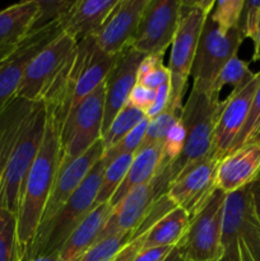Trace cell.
<instances>
[{"label": "cell", "mask_w": 260, "mask_h": 261, "mask_svg": "<svg viewBox=\"0 0 260 261\" xmlns=\"http://www.w3.org/2000/svg\"><path fill=\"white\" fill-rule=\"evenodd\" d=\"M47 111L45 135L40 150L23 184L17 214L18 241L23 251H28L42 219L61 158V122Z\"/></svg>", "instance_id": "6da1fadb"}, {"label": "cell", "mask_w": 260, "mask_h": 261, "mask_svg": "<svg viewBox=\"0 0 260 261\" xmlns=\"http://www.w3.org/2000/svg\"><path fill=\"white\" fill-rule=\"evenodd\" d=\"M219 107L218 93L193 86L180 112V120L185 129V144L180 157L170 167L171 182L191 166L212 157Z\"/></svg>", "instance_id": "7a4b0ae2"}, {"label": "cell", "mask_w": 260, "mask_h": 261, "mask_svg": "<svg viewBox=\"0 0 260 261\" xmlns=\"http://www.w3.org/2000/svg\"><path fill=\"white\" fill-rule=\"evenodd\" d=\"M214 4L216 2L213 0L181 3L177 30L171 43V55L167 65L170 71L168 107L177 114H180L184 106L183 99L204 23L213 10Z\"/></svg>", "instance_id": "3957f363"}, {"label": "cell", "mask_w": 260, "mask_h": 261, "mask_svg": "<svg viewBox=\"0 0 260 261\" xmlns=\"http://www.w3.org/2000/svg\"><path fill=\"white\" fill-rule=\"evenodd\" d=\"M105 167V161H98L58 213L47 223L38 227L35 240L27 251L28 254H53L61 249L74 229L97 206L96 199Z\"/></svg>", "instance_id": "277c9868"}, {"label": "cell", "mask_w": 260, "mask_h": 261, "mask_svg": "<svg viewBox=\"0 0 260 261\" xmlns=\"http://www.w3.org/2000/svg\"><path fill=\"white\" fill-rule=\"evenodd\" d=\"M46 120L47 111L45 103L42 101L36 102L3 173L0 186V208L15 216L19 209L23 184L42 144Z\"/></svg>", "instance_id": "5b68a950"}, {"label": "cell", "mask_w": 260, "mask_h": 261, "mask_svg": "<svg viewBox=\"0 0 260 261\" xmlns=\"http://www.w3.org/2000/svg\"><path fill=\"white\" fill-rule=\"evenodd\" d=\"M226 195L217 189L205 205L190 218L185 234L176 246L181 261H223L222 222Z\"/></svg>", "instance_id": "8992f818"}, {"label": "cell", "mask_w": 260, "mask_h": 261, "mask_svg": "<svg viewBox=\"0 0 260 261\" xmlns=\"http://www.w3.org/2000/svg\"><path fill=\"white\" fill-rule=\"evenodd\" d=\"M105 112V82L82 99L66 116L60 133V166L76 160L102 138Z\"/></svg>", "instance_id": "52a82bcc"}, {"label": "cell", "mask_w": 260, "mask_h": 261, "mask_svg": "<svg viewBox=\"0 0 260 261\" xmlns=\"http://www.w3.org/2000/svg\"><path fill=\"white\" fill-rule=\"evenodd\" d=\"M244 40L240 27L223 30L211 17L206 18L191 66L193 86L213 91V84L219 71L233 56H237V51Z\"/></svg>", "instance_id": "ba28073f"}, {"label": "cell", "mask_w": 260, "mask_h": 261, "mask_svg": "<svg viewBox=\"0 0 260 261\" xmlns=\"http://www.w3.org/2000/svg\"><path fill=\"white\" fill-rule=\"evenodd\" d=\"M170 182V167H167L158 170L157 175L150 182L133 189L120 201L119 205L112 209L111 216L107 219L97 241L116 232L130 233L134 237L155 201L167 193Z\"/></svg>", "instance_id": "9c48e42d"}, {"label": "cell", "mask_w": 260, "mask_h": 261, "mask_svg": "<svg viewBox=\"0 0 260 261\" xmlns=\"http://www.w3.org/2000/svg\"><path fill=\"white\" fill-rule=\"evenodd\" d=\"M60 33L63 30L59 19L43 27L33 28L17 47L0 58V114L17 96L31 61Z\"/></svg>", "instance_id": "30bf717a"}, {"label": "cell", "mask_w": 260, "mask_h": 261, "mask_svg": "<svg viewBox=\"0 0 260 261\" xmlns=\"http://www.w3.org/2000/svg\"><path fill=\"white\" fill-rule=\"evenodd\" d=\"M183 0H147L130 47L143 55H161L172 43Z\"/></svg>", "instance_id": "8fae6325"}, {"label": "cell", "mask_w": 260, "mask_h": 261, "mask_svg": "<svg viewBox=\"0 0 260 261\" xmlns=\"http://www.w3.org/2000/svg\"><path fill=\"white\" fill-rule=\"evenodd\" d=\"M76 45L78 41L64 32L51 41L31 61L15 97L31 102L42 101Z\"/></svg>", "instance_id": "7c38bea8"}, {"label": "cell", "mask_w": 260, "mask_h": 261, "mask_svg": "<svg viewBox=\"0 0 260 261\" xmlns=\"http://www.w3.org/2000/svg\"><path fill=\"white\" fill-rule=\"evenodd\" d=\"M237 239L244 240L252 255L260 261V223L254 216L250 203L249 185L226 195L222 222V242L226 251L224 259L231 256V261L233 260Z\"/></svg>", "instance_id": "4fadbf2b"}, {"label": "cell", "mask_w": 260, "mask_h": 261, "mask_svg": "<svg viewBox=\"0 0 260 261\" xmlns=\"http://www.w3.org/2000/svg\"><path fill=\"white\" fill-rule=\"evenodd\" d=\"M219 160L209 157L181 173L170 184L167 196L178 208L195 216L217 190L216 176Z\"/></svg>", "instance_id": "5bb4252c"}, {"label": "cell", "mask_w": 260, "mask_h": 261, "mask_svg": "<svg viewBox=\"0 0 260 261\" xmlns=\"http://www.w3.org/2000/svg\"><path fill=\"white\" fill-rule=\"evenodd\" d=\"M259 83L260 71H257L250 83L240 89H233L224 101H221L212 147V155L217 160L221 161L228 154L232 144L241 132Z\"/></svg>", "instance_id": "9a60e30c"}, {"label": "cell", "mask_w": 260, "mask_h": 261, "mask_svg": "<svg viewBox=\"0 0 260 261\" xmlns=\"http://www.w3.org/2000/svg\"><path fill=\"white\" fill-rule=\"evenodd\" d=\"M145 4L147 0H120L93 36L97 46L109 55H119L129 47Z\"/></svg>", "instance_id": "2e32d148"}, {"label": "cell", "mask_w": 260, "mask_h": 261, "mask_svg": "<svg viewBox=\"0 0 260 261\" xmlns=\"http://www.w3.org/2000/svg\"><path fill=\"white\" fill-rule=\"evenodd\" d=\"M145 55L129 46L119 54L105 81V112L102 135L109 129L114 117L127 103L130 92L137 84L138 68Z\"/></svg>", "instance_id": "e0dca14e"}, {"label": "cell", "mask_w": 260, "mask_h": 261, "mask_svg": "<svg viewBox=\"0 0 260 261\" xmlns=\"http://www.w3.org/2000/svg\"><path fill=\"white\" fill-rule=\"evenodd\" d=\"M117 56L103 53L97 46L93 36L79 41L76 45L75 88L71 109L106 81Z\"/></svg>", "instance_id": "ac0fdd59"}, {"label": "cell", "mask_w": 260, "mask_h": 261, "mask_svg": "<svg viewBox=\"0 0 260 261\" xmlns=\"http://www.w3.org/2000/svg\"><path fill=\"white\" fill-rule=\"evenodd\" d=\"M103 153L105 147L101 140H98L93 147L89 148L81 157L71 161L68 165L59 167L58 175H56L53 190L48 196L47 203H46L40 226L47 223L58 213L59 209L69 200V198L75 193L76 189L86 180L94 165L102 160Z\"/></svg>", "instance_id": "d6986e66"}, {"label": "cell", "mask_w": 260, "mask_h": 261, "mask_svg": "<svg viewBox=\"0 0 260 261\" xmlns=\"http://www.w3.org/2000/svg\"><path fill=\"white\" fill-rule=\"evenodd\" d=\"M260 173V140L252 142L224 155L218 163L217 189L231 194L246 188Z\"/></svg>", "instance_id": "ffe728a7"}, {"label": "cell", "mask_w": 260, "mask_h": 261, "mask_svg": "<svg viewBox=\"0 0 260 261\" xmlns=\"http://www.w3.org/2000/svg\"><path fill=\"white\" fill-rule=\"evenodd\" d=\"M120 0H76L61 14L59 23L64 33L79 42L94 36Z\"/></svg>", "instance_id": "44dd1931"}, {"label": "cell", "mask_w": 260, "mask_h": 261, "mask_svg": "<svg viewBox=\"0 0 260 261\" xmlns=\"http://www.w3.org/2000/svg\"><path fill=\"white\" fill-rule=\"evenodd\" d=\"M37 0H25L0 10V58L17 47L35 27Z\"/></svg>", "instance_id": "7402d4cb"}, {"label": "cell", "mask_w": 260, "mask_h": 261, "mask_svg": "<svg viewBox=\"0 0 260 261\" xmlns=\"http://www.w3.org/2000/svg\"><path fill=\"white\" fill-rule=\"evenodd\" d=\"M112 213L110 203L97 205L82 223L70 234L65 244L59 250L60 261H79L88 251L89 247L97 241L99 233L103 229L107 219Z\"/></svg>", "instance_id": "603a6c76"}, {"label": "cell", "mask_w": 260, "mask_h": 261, "mask_svg": "<svg viewBox=\"0 0 260 261\" xmlns=\"http://www.w3.org/2000/svg\"><path fill=\"white\" fill-rule=\"evenodd\" d=\"M161 160H162V147L161 145H150V147L142 148L138 150L124 181L119 186L116 193L114 194L111 200L109 201L111 208H116L120 201L133 189L150 182L160 170Z\"/></svg>", "instance_id": "cb8c5ba5"}, {"label": "cell", "mask_w": 260, "mask_h": 261, "mask_svg": "<svg viewBox=\"0 0 260 261\" xmlns=\"http://www.w3.org/2000/svg\"><path fill=\"white\" fill-rule=\"evenodd\" d=\"M190 223V216L184 209L173 208L155 222L144 233L143 249L161 246H177Z\"/></svg>", "instance_id": "d4e9b609"}, {"label": "cell", "mask_w": 260, "mask_h": 261, "mask_svg": "<svg viewBox=\"0 0 260 261\" xmlns=\"http://www.w3.org/2000/svg\"><path fill=\"white\" fill-rule=\"evenodd\" d=\"M135 154H122L115 158L105 167L103 175H102L101 185H99L98 195L96 199V205L109 203L119 186L124 181Z\"/></svg>", "instance_id": "484cf974"}, {"label": "cell", "mask_w": 260, "mask_h": 261, "mask_svg": "<svg viewBox=\"0 0 260 261\" xmlns=\"http://www.w3.org/2000/svg\"><path fill=\"white\" fill-rule=\"evenodd\" d=\"M143 119H145V114L140 110L133 107L130 103H126L119 114L114 117L112 122L110 124L109 129L106 130L101 138L105 150L110 149L111 147L116 145L122 138L129 134Z\"/></svg>", "instance_id": "4316f807"}, {"label": "cell", "mask_w": 260, "mask_h": 261, "mask_svg": "<svg viewBox=\"0 0 260 261\" xmlns=\"http://www.w3.org/2000/svg\"><path fill=\"white\" fill-rule=\"evenodd\" d=\"M255 74L256 73H252L250 70L249 64L246 61L241 60L239 56H233L219 71L213 84V91L219 94L222 88L226 86H231L232 91L242 88L254 79Z\"/></svg>", "instance_id": "83f0119b"}, {"label": "cell", "mask_w": 260, "mask_h": 261, "mask_svg": "<svg viewBox=\"0 0 260 261\" xmlns=\"http://www.w3.org/2000/svg\"><path fill=\"white\" fill-rule=\"evenodd\" d=\"M133 240L130 233L116 232L94 242L79 261H111Z\"/></svg>", "instance_id": "f1b7e54d"}, {"label": "cell", "mask_w": 260, "mask_h": 261, "mask_svg": "<svg viewBox=\"0 0 260 261\" xmlns=\"http://www.w3.org/2000/svg\"><path fill=\"white\" fill-rule=\"evenodd\" d=\"M167 82H170V71L167 66L163 64V56H144L138 68L137 83L155 91Z\"/></svg>", "instance_id": "f546056e"}, {"label": "cell", "mask_w": 260, "mask_h": 261, "mask_svg": "<svg viewBox=\"0 0 260 261\" xmlns=\"http://www.w3.org/2000/svg\"><path fill=\"white\" fill-rule=\"evenodd\" d=\"M178 119H180V114L172 111V110L168 107L166 111H163L162 114L158 115L157 117L149 120L147 126V132H145L144 135V139H143L142 145H140L139 149L150 147V145H161V147H162L168 132H170L172 125L175 124Z\"/></svg>", "instance_id": "4dcf8cb0"}, {"label": "cell", "mask_w": 260, "mask_h": 261, "mask_svg": "<svg viewBox=\"0 0 260 261\" xmlns=\"http://www.w3.org/2000/svg\"><path fill=\"white\" fill-rule=\"evenodd\" d=\"M260 140V83L257 87L256 92H255L254 99L250 106L249 115L245 121L244 126H242L241 132L237 135L236 140L232 144L231 149L228 153L233 152V150L239 149V148L244 147V145L249 144L252 142H259Z\"/></svg>", "instance_id": "1f68e13d"}, {"label": "cell", "mask_w": 260, "mask_h": 261, "mask_svg": "<svg viewBox=\"0 0 260 261\" xmlns=\"http://www.w3.org/2000/svg\"><path fill=\"white\" fill-rule=\"evenodd\" d=\"M149 120L145 117L143 119L129 134L125 135L116 145L111 147L110 149L105 150L103 157L102 160L105 161V163H110L111 161H114L115 158L120 157L122 154H135V153L139 150L140 145H142L143 139H144L145 132H147V126Z\"/></svg>", "instance_id": "d6a6232c"}, {"label": "cell", "mask_w": 260, "mask_h": 261, "mask_svg": "<svg viewBox=\"0 0 260 261\" xmlns=\"http://www.w3.org/2000/svg\"><path fill=\"white\" fill-rule=\"evenodd\" d=\"M245 0H218L211 13V19L223 30L240 27Z\"/></svg>", "instance_id": "836d02e7"}, {"label": "cell", "mask_w": 260, "mask_h": 261, "mask_svg": "<svg viewBox=\"0 0 260 261\" xmlns=\"http://www.w3.org/2000/svg\"><path fill=\"white\" fill-rule=\"evenodd\" d=\"M184 144H185V129L181 120L178 119L172 125L162 144V160H161L160 170L172 166V163L180 157Z\"/></svg>", "instance_id": "e575fe53"}, {"label": "cell", "mask_w": 260, "mask_h": 261, "mask_svg": "<svg viewBox=\"0 0 260 261\" xmlns=\"http://www.w3.org/2000/svg\"><path fill=\"white\" fill-rule=\"evenodd\" d=\"M38 2V15L36 19L35 27L40 28L43 25H47L50 23L55 22L61 17L64 12L70 7L71 2H66V0H59V2H54V0H48V2H42V0H37Z\"/></svg>", "instance_id": "d590c367"}, {"label": "cell", "mask_w": 260, "mask_h": 261, "mask_svg": "<svg viewBox=\"0 0 260 261\" xmlns=\"http://www.w3.org/2000/svg\"><path fill=\"white\" fill-rule=\"evenodd\" d=\"M260 15V0H245L244 10H242L240 30L244 38H254L259 30Z\"/></svg>", "instance_id": "8d00e7d4"}, {"label": "cell", "mask_w": 260, "mask_h": 261, "mask_svg": "<svg viewBox=\"0 0 260 261\" xmlns=\"http://www.w3.org/2000/svg\"><path fill=\"white\" fill-rule=\"evenodd\" d=\"M155 91L137 83L134 86V88L132 89V92H130L127 103H130L133 107L140 110V111H143L145 114L153 105Z\"/></svg>", "instance_id": "74e56055"}, {"label": "cell", "mask_w": 260, "mask_h": 261, "mask_svg": "<svg viewBox=\"0 0 260 261\" xmlns=\"http://www.w3.org/2000/svg\"><path fill=\"white\" fill-rule=\"evenodd\" d=\"M170 105V82L162 84L158 89H155V98L150 109L145 112V117L148 120H152L162 114L163 111L168 109Z\"/></svg>", "instance_id": "f35d334b"}, {"label": "cell", "mask_w": 260, "mask_h": 261, "mask_svg": "<svg viewBox=\"0 0 260 261\" xmlns=\"http://www.w3.org/2000/svg\"><path fill=\"white\" fill-rule=\"evenodd\" d=\"M176 247V246H175ZM172 246H161V247H152V249L142 250L135 257L134 261H166L171 255L172 250L175 249Z\"/></svg>", "instance_id": "ab89813d"}, {"label": "cell", "mask_w": 260, "mask_h": 261, "mask_svg": "<svg viewBox=\"0 0 260 261\" xmlns=\"http://www.w3.org/2000/svg\"><path fill=\"white\" fill-rule=\"evenodd\" d=\"M143 241H144V234L132 240L111 261H134L138 254L142 251Z\"/></svg>", "instance_id": "60d3db41"}, {"label": "cell", "mask_w": 260, "mask_h": 261, "mask_svg": "<svg viewBox=\"0 0 260 261\" xmlns=\"http://www.w3.org/2000/svg\"><path fill=\"white\" fill-rule=\"evenodd\" d=\"M249 194H250V203H251L252 212L254 216L260 223V173L257 177L249 185Z\"/></svg>", "instance_id": "b9f144b4"}, {"label": "cell", "mask_w": 260, "mask_h": 261, "mask_svg": "<svg viewBox=\"0 0 260 261\" xmlns=\"http://www.w3.org/2000/svg\"><path fill=\"white\" fill-rule=\"evenodd\" d=\"M232 261H257L256 257L252 255L251 250L242 239H237L236 242V255Z\"/></svg>", "instance_id": "7bdbcfd3"}, {"label": "cell", "mask_w": 260, "mask_h": 261, "mask_svg": "<svg viewBox=\"0 0 260 261\" xmlns=\"http://www.w3.org/2000/svg\"><path fill=\"white\" fill-rule=\"evenodd\" d=\"M27 261H60L59 259V251L53 254H36L30 255L27 252Z\"/></svg>", "instance_id": "ee69618b"}, {"label": "cell", "mask_w": 260, "mask_h": 261, "mask_svg": "<svg viewBox=\"0 0 260 261\" xmlns=\"http://www.w3.org/2000/svg\"><path fill=\"white\" fill-rule=\"evenodd\" d=\"M254 41V54H252V61H260V31L252 38Z\"/></svg>", "instance_id": "f6af8a7d"}, {"label": "cell", "mask_w": 260, "mask_h": 261, "mask_svg": "<svg viewBox=\"0 0 260 261\" xmlns=\"http://www.w3.org/2000/svg\"><path fill=\"white\" fill-rule=\"evenodd\" d=\"M22 261H27V252H25V254H24V256H23Z\"/></svg>", "instance_id": "bcb514c9"}, {"label": "cell", "mask_w": 260, "mask_h": 261, "mask_svg": "<svg viewBox=\"0 0 260 261\" xmlns=\"http://www.w3.org/2000/svg\"><path fill=\"white\" fill-rule=\"evenodd\" d=\"M2 178H3V173L2 171H0V186H2Z\"/></svg>", "instance_id": "7dc6e473"}, {"label": "cell", "mask_w": 260, "mask_h": 261, "mask_svg": "<svg viewBox=\"0 0 260 261\" xmlns=\"http://www.w3.org/2000/svg\"><path fill=\"white\" fill-rule=\"evenodd\" d=\"M260 31V15H259V30H257V32H259Z\"/></svg>", "instance_id": "c3c4849f"}]
</instances>
